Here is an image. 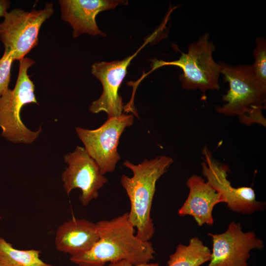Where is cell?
Returning <instances> with one entry per match:
<instances>
[{
  "instance_id": "1",
  "label": "cell",
  "mask_w": 266,
  "mask_h": 266,
  "mask_svg": "<svg viewBox=\"0 0 266 266\" xmlns=\"http://www.w3.org/2000/svg\"><path fill=\"white\" fill-rule=\"evenodd\" d=\"M96 225L99 240L94 246L87 252L70 257V261L77 266H103L121 260L136 265L154 259L155 251L152 243L136 236L128 212L110 220H100Z\"/></svg>"
},
{
  "instance_id": "2",
  "label": "cell",
  "mask_w": 266,
  "mask_h": 266,
  "mask_svg": "<svg viewBox=\"0 0 266 266\" xmlns=\"http://www.w3.org/2000/svg\"><path fill=\"white\" fill-rule=\"evenodd\" d=\"M173 159L163 155L150 160L145 159L138 165L125 161L123 165L133 172L131 177L123 174L120 182L131 203L129 220L136 228V236L149 241L154 233L151 209L158 180L173 163Z\"/></svg>"
},
{
  "instance_id": "3",
  "label": "cell",
  "mask_w": 266,
  "mask_h": 266,
  "mask_svg": "<svg viewBox=\"0 0 266 266\" xmlns=\"http://www.w3.org/2000/svg\"><path fill=\"white\" fill-rule=\"evenodd\" d=\"M219 64L224 81L229 84V90L222 98L226 103L217 107V112L237 115L240 122L247 125L257 123L266 127L262 110L266 108V86L255 77L251 66Z\"/></svg>"
},
{
  "instance_id": "4",
  "label": "cell",
  "mask_w": 266,
  "mask_h": 266,
  "mask_svg": "<svg viewBox=\"0 0 266 266\" xmlns=\"http://www.w3.org/2000/svg\"><path fill=\"white\" fill-rule=\"evenodd\" d=\"M19 69L15 86L0 97V128L2 136L16 143L29 144L38 137L41 131L29 130L21 119L23 107L33 103L38 105L34 94V85L28 74V70L34 63L30 58L19 61Z\"/></svg>"
},
{
  "instance_id": "5",
  "label": "cell",
  "mask_w": 266,
  "mask_h": 266,
  "mask_svg": "<svg viewBox=\"0 0 266 266\" xmlns=\"http://www.w3.org/2000/svg\"><path fill=\"white\" fill-rule=\"evenodd\" d=\"M209 39V34L204 33L197 42L191 43L188 52H182L178 60L171 62L153 60L151 70L139 80L140 81L149 73L161 66H174L182 70L179 79L183 88L199 89L203 93L208 90H219L220 67L219 63L213 58L212 53L215 47Z\"/></svg>"
},
{
  "instance_id": "6",
  "label": "cell",
  "mask_w": 266,
  "mask_h": 266,
  "mask_svg": "<svg viewBox=\"0 0 266 266\" xmlns=\"http://www.w3.org/2000/svg\"><path fill=\"white\" fill-rule=\"evenodd\" d=\"M54 12L53 3L47 2L39 10L27 12L15 8L7 12L0 23V39L4 51L10 52L14 60L25 58L38 44L40 27Z\"/></svg>"
},
{
  "instance_id": "7",
  "label": "cell",
  "mask_w": 266,
  "mask_h": 266,
  "mask_svg": "<svg viewBox=\"0 0 266 266\" xmlns=\"http://www.w3.org/2000/svg\"><path fill=\"white\" fill-rule=\"evenodd\" d=\"M133 114L107 118L100 127L95 130L76 128V133L87 152L97 163L103 175L115 170L121 159L117 148L121 134L134 122Z\"/></svg>"
},
{
  "instance_id": "8",
  "label": "cell",
  "mask_w": 266,
  "mask_h": 266,
  "mask_svg": "<svg viewBox=\"0 0 266 266\" xmlns=\"http://www.w3.org/2000/svg\"><path fill=\"white\" fill-rule=\"evenodd\" d=\"M202 153V174L207 182L222 196L224 202L232 211L243 214H251L264 209V204L256 200L252 188L233 187L227 179L229 167L216 160L206 147Z\"/></svg>"
},
{
  "instance_id": "9",
  "label": "cell",
  "mask_w": 266,
  "mask_h": 266,
  "mask_svg": "<svg viewBox=\"0 0 266 266\" xmlns=\"http://www.w3.org/2000/svg\"><path fill=\"white\" fill-rule=\"evenodd\" d=\"M64 161L68 164L62 173L66 192L68 195L72 190L80 189L79 200L82 205H87L98 198L99 191L107 182V178L83 147L76 146L73 152L64 156Z\"/></svg>"
},
{
  "instance_id": "10",
  "label": "cell",
  "mask_w": 266,
  "mask_h": 266,
  "mask_svg": "<svg viewBox=\"0 0 266 266\" xmlns=\"http://www.w3.org/2000/svg\"><path fill=\"white\" fill-rule=\"evenodd\" d=\"M208 235L212 237V250L207 266H249L250 251L264 246L255 233L243 232L240 224L234 222L224 233Z\"/></svg>"
},
{
  "instance_id": "11",
  "label": "cell",
  "mask_w": 266,
  "mask_h": 266,
  "mask_svg": "<svg viewBox=\"0 0 266 266\" xmlns=\"http://www.w3.org/2000/svg\"><path fill=\"white\" fill-rule=\"evenodd\" d=\"M148 38L133 55L121 61L101 62L92 66V74L101 83L103 91L100 97L92 102L89 111L93 113L104 111L108 118L118 117L124 113L125 105L119 89L127 74L131 61L150 41Z\"/></svg>"
},
{
  "instance_id": "12",
  "label": "cell",
  "mask_w": 266,
  "mask_h": 266,
  "mask_svg": "<svg viewBox=\"0 0 266 266\" xmlns=\"http://www.w3.org/2000/svg\"><path fill=\"white\" fill-rule=\"evenodd\" d=\"M61 18L72 28V37L86 33L105 36L96 21L100 12L114 9L119 4H127V1L117 0H60Z\"/></svg>"
},
{
  "instance_id": "13",
  "label": "cell",
  "mask_w": 266,
  "mask_h": 266,
  "mask_svg": "<svg viewBox=\"0 0 266 266\" xmlns=\"http://www.w3.org/2000/svg\"><path fill=\"white\" fill-rule=\"evenodd\" d=\"M186 185L189 192L183 205L178 210L182 217H193L198 225H212V212L214 206L224 202L221 195L201 177L193 175L188 179Z\"/></svg>"
},
{
  "instance_id": "14",
  "label": "cell",
  "mask_w": 266,
  "mask_h": 266,
  "mask_svg": "<svg viewBox=\"0 0 266 266\" xmlns=\"http://www.w3.org/2000/svg\"><path fill=\"white\" fill-rule=\"evenodd\" d=\"M98 240L96 223L73 217L59 226L55 243L57 250L72 256L89 251Z\"/></svg>"
},
{
  "instance_id": "15",
  "label": "cell",
  "mask_w": 266,
  "mask_h": 266,
  "mask_svg": "<svg viewBox=\"0 0 266 266\" xmlns=\"http://www.w3.org/2000/svg\"><path fill=\"white\" fill-rule=\"evenodd\" d=\"M211 252L198 237H194L185 245L179 244L169 256L167 266H200L211 259Z\"/></svg>"
},
{
  "instance_id": "16",
  "label": "cell",
  "mask_w": 266,
  "mask_h": 266,
  "mask_svg": "<svg viewBox=\"0 0 266 266\" xmlns=\"http://www.w3.org/2000/svg\"><path fill=\"white\" fill-rule=\"evenodd\" d=\"M40 251L19 250L0 237V264L3 266H55L40 258Z\"/></svg>"
},
{
  "instance_id": "17",
  "label": "cell",
  "mask_w": 266,
  "mask_h": 266,
  "mask_svg": "<svg viewBox=\"0 0 266 266\" xmlns=\"http://www.w3.org/2000/svg\"><path fill=\"white\" fill-rule=\"evenodd\" d=\"M254 63L251 65L256 79L266 86V40L264 37L256 39V46L253 52Z\"/></svg>"
},
{
  "instance_id": "18",
  "label": "cell",
  "mask_w": 266,
  "mask_h": 266,
  "mask_svg": "<svg viewBox=\"0 0 266 266\" xmlns=\"http://www.w3.org/2000/svg\"><path fill=\"white\" fill-rule=\"evenodd\" d=\"M14 61L10 52L4 51L2 57L0 59V97L9 89L10 81L11 67Z\"/></svg>"
},
{
  "instance_id": "19",
  "label": "cell",
  "mask_w": 266,
  "mask_h": 266,
  "mask_svg": "<svg viewBox=\"0 0 266 266\" xmlns=\"http://www.w3.org/2000/svg\"><path fill=\"white\" fill-rule=\"evenodd\" d=\"M108 266H159L158 263H144L139 265H133L127 260H121L110 263Z\"/></svg>"
},
{
  "instance_id": "20",
  "label": "cell",
  "mask_w": 266,
  "mask_h": 266,
  "mask_svg": "<svg viewBox=\"0 0 266 266\" xmlns=\"http://www.w3.org/2000/svg\"><path fill=\"white\" fill-rule=\"evenodd\" d=\"M10 4V2L9 0H0V17L5 16Z\"/></svg>"
},
{
  "instance_id": "21",
  "label": "cell",
  "mask_w": 266,
  "mask_h": 266,
  "mask_svg": "<svg viewBox=\"0 0 266 266\" xmlns=\"http://www.w3.org/2000/svg\"><path fill=\"white\" fill-rule=\"evenodd\" d=\"M0 266H2V265H1L0 264Z\"/></svg>"
}]
</instances>
